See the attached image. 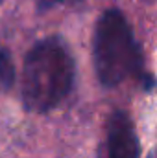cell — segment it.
Returning a JSON list of instances; mask_svg holds the SVG:
<instances>
[{
	"label": "cell",
	"mask_w": 157,
	"mask_h": 158,
	"mask_svg": "<svg viewBox=\"0 0 157 158\" xmlns=\"http://www.w3.org/2000/svg\"><path fill=\"white\" fill-rule=\"evenodd\" d=\"M76 64L67 42L57 37L39 40L26 55L22 70V101L32 112L56 109L72 90Z\"/></svg>",
	"instance_id": "cell-1"
},
{
	"label": "cell",
	"mask_w": 157,
	"mask_h": 158,
	"mask_svg": "<svg viewBox=\"0 0 157 158\" xmlns=\"http://www.w3.org/2000/svg\"><path fill=\"white\" fill-rule=\"evenodd\" d=\"M92 59L100 83L107 88L117 86L142 70V52L122 11L107 9L98 19Z\"/></svg>",
	"instance_id": "cell-2"
},
{
	"label": "cell",
	"mask_w": 157,
	"mask_h": 158,
	"mask_svg": "<svg viewBox=\"0 0 157 158\" xmlns=\"http://www.w3.org/2000/svg\"><path fill=\"white\" fill-rule=\"evenodd\" d=\"M141 143L131 118L122 112L113 110L105 125V145L100 158H139Z\"/></svg>",
	"instance_id": "cell-3"
},
{
	"label": "cell",
	"mask_w": 157,
	"mask_h": 158,
	"mask_svg": "<svg viewBox=\"0 0 157 158\" xmlns=\"http://www.w3.org/2000/svg\"><path fill=\"white\" fill-rule=\"evenodd\" d=\"M0 83L4 88H9L15 83V64L9 52L0 44Z\"/></svg>",
	"instance_id": "cell-4"
},
{
	"label": "cell",
	"mask_w": 157,
	"mask_h": 158,
	"mask_svg": "<svg viewBox=\"0 0 157 158\" xmlns=\"http://www.w3.org/2000/svg\"><path fill=\"white\" fill-rule=\"evenodd\" d=\"M78 2H81V0H37L41 9H50L54 6H72Z\"/></svg>",
	"instance_id": "cell-5"
},
{
	"label": "cell",
	"mask_w": 157,
	"mask_h": 158,
	"mask_svg": "<svg viewBox=\"0 0 157 158\" xmlns=\"http://www.w3.org/2000/svg\"><path fill=\"white\" fill-rule=\"evenodd\" d=\"M0 2H2V0H0Z\"/></svg>",
	"instance_id": "cell-6"
}]
</instances>
